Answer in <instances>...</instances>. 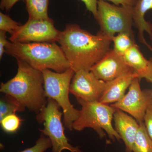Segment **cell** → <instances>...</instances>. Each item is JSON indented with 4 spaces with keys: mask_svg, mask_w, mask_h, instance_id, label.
<instances>
[{
    "mask_svg": "<svg viewBox=\"0 0 152 152\" xmlns=\"http://www.w3.org/2000/svg\"><path fill=\"white\" fill-rule=\"evenodd\" d=\"M42 72L47 97L54 100L63 109L65 126L69 130H72L73 124L80 114V110L74 107L69 98L70 86L75 72L71 68L61 73L48 69Z\"/></svg>",
    "mask_w": 152,
    "mask_h": 152,
    "instance_id": "5b68a950",
    "label": "cell"
},
{
    "mask_svg": "<svg viewBox=\"0 0 152 152\" xmlns=\"http://www.w3.org/2000/svg\"><path fill=\"white\" fill-rule=\"evenodd\" d=\"M133 7L131 6H117L98 0L97 12L95 18L99 26V31L110 38L116 34L126 33L134 39L132 26Z\"/></svg>",
    "mask_w": 152,
    "mask_h": 152,
    "instance_id": "8992f818",
    "label": "cell"
},
{
    "mask_svg": "<svg viewBox=\"0 0 152 152\" xmlns=\"http://www.w3.org/2000/svg\"><path fill=\"white\" fill-rule=\"evenodd\" d=\"M143 122L148 134L152 139V103L147 109Z\"/></svg>",
    "mask_w": 152,
    "mask_h": 152,
    "instance_id": "603a6c76",
    "label": "cell"
},
{
    "mask_svg": "<svg viewBox=\"0 0 152 152\" xmlns=\"http://www.w3.org/2000/svg\"><path fill=\"white\" fill-rule=\"evenodd\" d=\"M21 26L7 15L0 12V31H4L12 35Z\"/></svg>",
    "mask_w": 152,
    "mask_h": 152,
    "instance_id": "44dd1931",
    "label": "cell"
},
{
    "mask_svg": "<svg viewBox=\"0 0 152 152\" xmlns=\"http://www.w3.org/2000/svg\"><path fill=\"white\" fill-rule=\"evenodd\" d=\"M113 121L115 129L124 143L126 152H133L140 124L133 117L118 109L114 113Z\"/></svg>",
    "mask_w": 152,
    "mask_h": 152,
    "instance_id": "7c38bea8",
    "label": "cell"
},
{
    "mask_svg": "<svg viewBox=\"0 0 152 152\" xmlns=\"http://www.w3.org/2000/svg\"><path fill=\"white\" fill-rule=\"evenodd\" d=\"M145 79L147 82L152 83V57L149 60V65L147 70L140 77V80Z\"/></svg>",
    "mask_w": 152,
    "mask_h": 152,
    "instance_id": "4316f807",
    "label": "cell"
},
{
    "mask_svg": "<svg viewBox=\"0 0 152 152\" xmlns=\"http://www.w3.org/2000/svg\"></svg>",
    "mask_w": 152,
    "mask_h": 152,
    "instance_id": "f1b7e54d",
    "label": "cell"
},
{
    "mask_svg": "<svg viewBox=\"0 0 152 152\" xmlns=\"http://www.w3.org/2000/svg\"><path fill=\"white\" fill-rule=\"evenodd\" d=\"M78 102L82 108L78 118L73 124V130L81 131L91 128L97 133L101 139L107 134L113 141L121 140L112 123L116 109L111 105L100 102Z\"/></svg>",
    "mask_w": 152,
    "mask_h": 152,
    "instance_id": "277c9868",
    "label": "cell"
},
{
    "mask_svg": "<svg viewBox=\"0 0 152 152\" xmlns=\"http://www.w3.org/2000/svg\"><path fill=\"white\" fill-rule=\"evenodd\" d=\"M56 101L48 98L47 105L37 114V120L39 124H43L44 129L41 132L50 138L52 145V152H62L67 150L71 152H82L78 146L75 147L69 142L64 133L61 121L63 113Z\"/></svg>",
    "mask_w": 152,
    "mask_h": 152,
    "instance_id": "52a82bcc",
    "label": "cell"
},
{
    "mask_svg": "<svg viewBox=\"0 0 152 152\" xmlns=\"http://www.w3.org/2000/svg\"><path fill=\"white\" fill-rule=\"evenodd\" d=\"M16 61V75L8 81L1 83L0 91L15 98L31 111L39 114L48 103L42 73L23 61Z\"/></svg>",
    "mask_w": 152,
    "mask_h": 152,
    "instance_id": "7a4b0ae2",
    "label": "cell"
},
{
    "mask_svg": "<svg viewBox=\"0 0 152 152\" xmlns=\"http://www.w3.org/2000/svg\"><path fill=\"white\" fill-rule=\"evenodd\" d=\"M113 42V50L121 56H124L125 53L135 44V39L129 34L121 33L118 34L112 38Z\"/></svg>",
    "mask_w": 152,
    "mask_h": 152,
    "instance_id": "d6986e66",
    "label": "cell"
},
{
    "mask_svg": "<svg viewBox=\"0 0 152 152\" xmlns=\"http://www.w3.org/2000/svg\"><path fill=\"white\" fill-rule=\"evenodd\" d=\"M5 53L41 71L48 69L61 73L71 68L64 53L56 42H9Z\"/></svg>",
    "mask_w": 152,
    "mask_h": 152,
    "instance_id": "3957f363",
    "label": "cell"
},
{
    "mask_svg": "<svg viewBox=\"0 0 152 152\" xmlns=\"http://www.w3.org/2000/svg\"><path fill=\"white\" fill-rule=\"evenodd\" d=\"M123 58L127 64L137 74L139 78L148 69L149 60L144 57L136 43L125 53Z\"/></svg>",
    "mask_w": 152,
    "mask_h": 152,
    "instance_id": "9a60e30c",
    "label": "cell"
},
{
    "mask_svg": "<svg viewBox=\"0 0 152 152\" xmlns=\"http://www.w3.org/2000/svg\"><path fill=\"white\" fill-rule=\"evenodd\" d=\"M60 44L75 72L89 71L109 51L112 40L99 31L96 35L76 24H68L60 33Z\"/></svg>",
    "mask_w": 152,
    "mask_h": 152,
    "instance_id": "6da1fadb",
    "label": "cell"
},
{
    "mask_svg": "<svg viewBox=\"0 0 152 152\" xmlns=\"http://www.w3.org/2000/svg\"><path fill=\"white\" fill-rule=\"evenodd\" d=\"M106 84L91 71L80 70L75 73L70 86L69 92L77 101L99 102Z\"/></svg>",
    "mask_w": 152,
    "mask_h": 152,
    "instance_id": "30bf717a",
    "label": "cell"
},
{
    "mask_svg": "<svg viewBox=\"0 0 152 152\" xmlns=\"http://www.w3.org/2000/svg\"><path fill=\"white\" fill-rule=\"evenodd\" d=\"M52 147L50 138L42 133L34 146L20 152H45Z\"/></svg>",
    "mask_w": 152,
    "mask_h": 152,
    "instance_id": "7402d4cb",
    "label": "cell"
},
{
    "mask_svg": "<svg viewBox=\"0 0 152 152\" xmlns=\"http://www.w3.org/2000/svg\"><path fill=\"white\" fill-rule=\"evenodd\" d=\"M140 80L138 77L134 79L122 99L111 104L133 117L139 124L143 122L147 109L152 103V90H142Z\"/></svg>",
    "mask_w": 152,
    "mask_h": 152,
    "instance_id": "9c48e42d",
    "label": "cell"
},
{
    "mask_svg": "<svg viewBox=\"0 0 152 152\" xmlns=\"http://www.w3.org/2000/svg\"><path fill=\"white\" fill-rule=\"evenodd\" d=\"M136 77L139 78L138 75L134 72L107 82L99 102L110 105L118 102L126 94L127 90Z\"/></svg>",
    "mask_w": 152,
    "mask_h": 152,
    "instance_id": "5bb4252c",
    "label": "cell"
},
{
    "mask_svg": "<svg viewBox=\"0 0 152 152\" xmlns=\"http://www.w3.org/2000/svg\"><path fill=\"white\" fill-rule=\"evenodd\" d=\"M28 19L44 20L50 18L48 16L49 0H25Z\"/></svg>",
    "mask_w": 152,
    "mask_h": 152,
    "instance_id": "2e32d148",
    "label": "cell"
},
{
    "mask_svg": "<svg viewBox=\"0 0 152 152\" xmlns=\"http://www.w3.org/2000/svg\"><path fill=\"white\" fill-rule=\"evenodd\" d=\"M26 107L16 99L10 95L5 94L0 100V121L7 116L23 112Z\"/></svg>",
    "mask_w": 152,
    "mask_h": 152,
    "instance_id": "ac0fdd59",
    "label": "cell"
},
{
    "mask_svg": "<svg viewBox=\"0 0 152 152\" xmlns=\"http://www.w3.org/2000/svg\"><path fill=\"white\" fill-rule=\"evenodd\" d=\"M20 1L25 0H1L0 8L2 10L9 12L18 2Z\"/></svg>",
    "mask_w": 152,
    "mask_h": 152,
    "instance_id": "484cf974",
    "label": "cell"
},
{
    "mask_svg": "<svg viewBox=\"0 0 152 152\" xmlns=\"http://www.w3.org/2000/svg\"><path fill=\"white\" fill-rule=\"evenodd\" d=\"M152 10V0H137L133 7L134 26L138 31L140 42L145 45L152 52V47L148 43L144 36V33L148 34L152 41V24L145 19L148 11Z\"/></svg>",
    "mask_w": 152,
    "mask_h": 152,
    "instance_id": "4fadbf2b",
    "label": "cell"
},
{
    "mask_svg": "<svg viewBox=\"0 0 152 152\" xmlns=\"http://www.w3.org/2000/svg\"><path fill=\"white\" fill-rule=\"evenodd\" d=\"M6 32L0 31V59L2 58L4 53H5L6 46L9 43V42L7 39Z\"/></svg>",
    "mask_w": 152,
    "mask_h": 152,
    "instance_id": "d4e9b609",
    "label": "cell"
},
{
    "mask_svg": "<svg viewBox=\"0 0 152 152\" xmlns=\"http://www.w3.org/2000/svg\"><path fill=\"white\" fill-rule=\"evenodd\" d=\"M61 32L55 28L53 20L50 18L44 20L28 19L15 31L9 40L11 42L20 43L56 42Z\"/></svg>",
    "mask_w": 152,
    "mask_h": 152,
    "instance_id": "ba28073f",
    "label": "cell"
},
{
    "mask_svg": "<svg viewBox=\"0 0 152 152\" xmlns=\"http://www.w3.org/2000/svg\"><path fill=\"white\" fill-rule=\"evenodd\" d=\"M23 120L15 114H11L4 118L0 121L1 127L6 132L13 133L16 132Z\"/></svg>",
    "mask_w": 152,
    "mask_h": 152,
    "instance_id": "ffe728a7",
    "label": "cell"
},
{
    "mask_svg": "<svg viewBox=\"0 0 152 152\" xmlns=\"http://www.w3.org/2000/svg\"><path fill=\"white\" fill-rule=\"evenodd\" d=\"M133 152H152V139L148 134L144 122L140 124L133 145Z\"/></svg>",
    "mask_w": 152,
    "mask_h": 152,
    "instance_id": "e0dca14e",
    "label": "cell"
},
{
    "mask_svg": "<svg viewBox=\"0 0 152 152\" xmlns=\"http://www.w3.org/2000/svg\"><path fill=\"white\" fill-rule=\"evenodd\" d=\"M86 6L88 11L91 13L94 18L97 12L98 0H80Z\"/></svg>",
    "mask_w": 152,
    "mask_h": 152,
    "instance_id": "cb8c5ba5",
    "label": "cell"
},
{
    "mask_svg": "<svg viewBox=\"0 0 152 152\" xmlns=\"http://www.w3.org/2000/svg\"><path fill=\"white\" fill-rule=\"evenodd\" d=\"M111 2L117 6H131L134 7L137 0H102Z\"/></svg>",
    "mask_w": 152,
    "mask_h": 152,
    "instance_id": "83f0119b",
    "label": "cell"
},
{
    "mask_svg": "<svg viewBox=\"0 0 152 152\" xmlns=\"http://www.w3.org/2000/svg\"><path fill=\"white\" fill-rule=\"evenodd\" d=\"M90 71L98 78L106 83L134 72L125 62L123 56L117 54L113 49H111Z\"/></svg>",
    "mask_w": 152,
    "mask_h": 152,
    "instance_id": "8fae6325",
    "label": "cell"
}]
</instances>
